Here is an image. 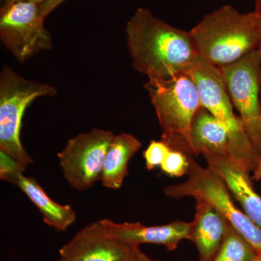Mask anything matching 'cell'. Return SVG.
I'll use <instances>...</instances> for the list:
<instances>
[{"instance_id":"8992f818","label":"cell","mask_w":261,"mask_h":261,"mask_svg":"<svg viewBox=\"0 0 261 261\" xmlns=\"http://www.w3.org/2000/svg\"><path fill=\"white\" fill-rule=\"evenodd\" d=\"M190 167L186 181L165 187V195L174 199L190 197L210 204L228 220L233 227L261 255V229L236 205L233 196L218 173L200 166L189 155Z\"/></svg>"},{"instance_id":"d4e9b609","label":"cell","mask_w":261,"mask_h":261,"mask_svg":"<svg viewBox=\"0 0 261 261\" xmlns=\"http://www.w3.org/2000/svg\"><path fill=\"white\" fill-rule=\"evenodd\" d=\"M135 247H134L133 250H132V253L129 255V257H128L126 261H135Z\"/></svg>"},{"instance_id":"44dd1931","label":"cell","mask_w":261,"mask_h":261,"mask_svg":"<svg viewBox=\"0 0 261 261\" xmlns=\"http://www.w3.org/2000/svg\"><path fill=\"white\" fill-rule=\"evenodd\" d=\"M135 261H160L151 258L140 250V247H136L135 250Z\"/></svg>"},{"instance_id":"ffe728a7","label":"cell","mask_w":261,"mask_h":261,"mask_svg":"<svg viewBox=\"0 0 261 261\" xmlns=\"http://www.w3.org/2000/svg\"><path fill=\"white\" fill-rule=\"evenodd\" d=\"M66 0H46L40 5L41 15L44 18L50 14L53 10H56L59 5L63 4Z\"/></svg>"},{"instance_id":"d6986e66","label":"cell","mask_w":261,"mask_h":261,"mask_svg":"<svg viewBox=\"0 0 261 261\" xmlns=\"http://www.w3.org/2000/svg\"><path fill=\"white\" fill-rule=\"evenodd\" d=\"M171 150V147L162 140L151 141L143 153L147 169L152 171L154 168L159 166L161 167V164Z\"/></svg>"},{"instance_id":"6da1fadb","label":"cell","mask_w":261,"mask_h":261,"mask_svg":"<svg viewBox=\"0 0 261 261\" xmlns=\"http://www.w3.org/2000/svg\"><path fill=\"white\" fill-rule=\"evenodd\" d=\"M127 48L134 68L148 79L168 80L187 73L198 58L190 32L139 8L126 25Z\"/></svg>"},{"instance_id":"8fae6325","label":"cell","mask_w":261,"mask_h":261,"mask_svg":"<svg viewBox=\"0 0 261 261\" xmlns=\"http://www.w3.org/2000/svg\"><path fill=\"white\" fill-rule=\"evenodd\" d=\"M99 222L111 237L130 246L153 244L164 246L168 251L176 250L182 240H189L191 228V222L181 221L154 226L140 222L116 223L110 219L99 220Z\"/></svg>"},{"instance_id":"30bf717a","label":"cell","mask_w":261,"mask_h":261,"mask_svg":"<svg viewBox=\"0 0 261 261\" xmlns=\"http://www.w3.org/2000/svg\"><path fill=\"white\" fill-rule=\"evenodd\" d=\"M134 247L113 238L97 221L75 233L59 253L64 261H126Z\"/></svg>"},{"instance_id":"83f0119b","label":"cell","mask_w":261,"mask_h":261,"mask_svg":"<svg viewBox=\"0 0 261 261\" xmlns=\"http://www.w3.org/2000/svg\"><path fill=\"white\" fill-rule=\"evenodd\" d=\"M58 261H64V260H62V259H60V260H58Z\"/></svg>"},{"instance_id":"52a82bcc","label":"cell","mask_w":261,"mask_h":261,"mask_svg":"<svg viewBox=\"0 0 261 261\" xmlns=\"http://www.w3.org/2000/svg\"><path fill=\"white\" fill-rule=\"evenodd\" d=\"M40 5L18 2L0 10V38L3 45L20 63L53 47L50 33L44 27Z\"/></svg>"},{"instance_id":"2e32d148","label":"cell","mask_w":261,"mask_h":261,"mask_svg":"<svg viewBox=\"0 0 261 261\" xmlns=\"http://www.w3.org/2000/svg\"><path fill=\"white\" fill-rule=\"evenodd\" d=\"M141 146L140 141L130 134L114 136L103 164L100 177L103 187L111 190L121 188L128 173V163Z\"/></svg>"},{"instance_id":"7402d4cb","label":"cell","mask_w":261,"mask_h":261,"mask_svg":"<svg viewBox=\"0 0 261 261\" xmlns=\"http://www.w3.org/2000/svg\"><path fill=\"white\" fill-rule=\"evenodd\" d=\"M46 0H1V3L2 6L12 4V3H18V2H30V3H36V4L41 5Z\"/></svg>"},{"instance_id":"7a4b0ae2","label":"cell","mask_w":261,"mask_h":261,"mask_svg":"<svg viewBox=\"0 0 261 261\" xmlns=\"http://www.w3.org/2000/svg\"><path fill=\"white\" fill-rule=\"evenodd\" d=\"M199 56L221 69L258 49L261 14L241 13L229 5L206 15L190 31Z\"/></svg>"},{"instance_id":"5bb4252c","label":"cell","mask_w":261,"mask_h":261,"mask_svg":"<svg viewBox=\"0 0 261 261\" xmlns=\"http://www.w3.org/2000/svg\"><path fill=\"white\" fill-rule=\"evenodd\" d=\"M6 181L18 187L29 197L48 226L64 231L75 222L76 214L70 205H61L51 200L34 178L24 176L23 171H16L10 175Z\"/></svg>"},{"instance_id":"ba28073f","label":"cell","mask_w":261,"mask_h":261,"mask_svg":"<svg viewBox=\"0 0 261 261\" xmlns=\"http://www.w3.org/2000/svg\"><path fill=\"white\" fill-rule=\"evenodd\" d=\"M228 95L261 155V54L259 49L219 69Z\"/></svg>"},{"instance_id":"5b68a950","label":"cell","mask_w":261,"mask_h":261,"mask_svg":"<svg viewBox=\"0 0 261 261\" xmlns=\"http://www.w3.org/2000/svg\"><path fill=\"white\" fill-rule=\"evenodd\" d=\"M56 89L49 84L27 80L9 66L0 75V152L24 168L34 161L20 140L22 121L27 108L36 99L54 97Z\"/></svg>"},{"instance_id":"484cf974","label":"cell","mask_w":261,"mask_h":261,"mask_svg":"<svg viewBox=\"0 0 261 261\" xmlns=\"http://www.w3.org/2000/svg\"><path fill=\"white\" fill-rule=\"evenodd\" d=\"M251 261H261V255H257L255 258H254L253 260Z\"/></svg>"},{"instance_id":"7c38bea8","label":"cell","mask_w":261,"mask_h":261,"mask_svg":"<svg viewBox=\"0 0 261 261\" xmlns=\"http://www.w3.org/2000/svg\"><path fill=\"white\" fill-rule=\"evenodd\" d=\"M203 158L207 167L224 180L233 197L241 205L242 211L261 229V197L254 190L250 172L227 156L205 155Z\"/></svg>"},{"instance_id":"603a6c76","label":"cell","mask_w":261,"mask_h":261,"mask_svg":"<svg viewBox=\"0 0 261 261\" xmlns=\"http://www.w3.org/2000/svg\"><path fill=\"white\" fill-rule=\"evenodd\" d=\"M252 173H253V176H252V179L255 180V181L261 180V155L257 167Z\"/></svg>"},{"instance_id":"3957f363","label":"cell","mask_w":261,"mask_h":261,"mask_svg":"<svg viewBox=\"0 0 261 261\" xmlns=\"http://www.w3.org/2000/svg\"><path fill=\"white\" fill-rule=\"evenodd\" d=\"M144 87L157 115L162 130L161 140L171 149L194 156L190 142V126L202 106L192 77L184 73L168 80L148 79Z\"/></svg>"},{"instance_id":"9c48e42d","label":"cell","mask_w":261,"mask_h":261,"mask_svg":"<svg viewBox=\"0 0 261 261\" xmlns=\"http://www.w3.org/2000/svg\"><path fill=\"white\" fill-rule=\"evenodd\" d=\"M111 130L94 128L67 142L58 154L63 176L77 191H85L100 180L108 147L114 137Z\"/></svg>"},{"instance_id":"4316f807","label":"cell","mask_w":261,"mask_h":261,"mask_svg":"<svg viewBox=\"0 0 261 261\" xmlns=\"http://www.w3.org/2000/svg\"><path fill=\"white\" fill-rule=\"evenodd\" d=\"M258 49H259V51H260V54H261V43H260V47H259V48H258Z\"/></svg>"},{"instance_id":"9a60e30c","label":"cell","mask_w":261,"mask_h":261,"mask_svg":"<svg viewBox=\"0 0 261 261\" xmlns=\"http://www.w3.org/2000/svg\"><path fill=\"white\" fill-rule=\"evenodd\" d=\"M190 142L194 156L229 157V139L221 122L203 106L196 113L190 130Z\"/></svg>"},{"instance_id":"e0dca14e","label":"cell","mask_w":261,"mask_h":261,"mask_svg":"<svg viewBox=\"0 0 261 261\" xmlns=\"http://www.w3.org/2000/svg\"><path fill=\"white\" fill-rule=\"evenodd\" d=\"M257 255L252 245L230 224L224 241L212 261H251Z\"/></svg>"},{"instance_id":"4fadbf2b","label":"cell","mask_w":261,"mask_h":261,"mask_svg":"<svg viewBox=\"0 0 261 261\" xmlns=\"http://www.w3.org/2000/svg\"><path fill=\"white\" fill-rule=\"evenodd\" d=\"M230 223L205 201L196 200L189 240L195 243L199 261H212L224 241Z\"/></svg>"},{"instance_id":"277c9868","label":"cell","mask_w":261,"mask_h":261,"mask_svg":"<svg viewBox=\"0 0 261 261\" xmlns=\"http://www.w3.org/2000/svg\"><path fill=\"white\" fill-rule=\"evenodd\" d=\"M196 84L202 106L225 127L229 139V159L248 172H253L260 160L240 116L233 109L221 70L199 56L188 72Z\"/></svg>"},{"instance_id":"ac0fdd59","label":"cell","mask_w":261,"mask_h":261,"mask_svg":"<svg viewBox=\"0 0 261 261\" xmlns=\"http://www.w3.org/2000/svg\"><path fill=\"white\" fill-rule=\"evenodd\" d=\"M190 161L189 155L181 151L171 149L161 164V171L171 177H181L187 175Z\"/></svg>"},{"instance_id":"cb8c5ba5","label":"cell","mask_w":261,"mask_h":261,"mask_svg":"<svg viewBox=\"0 0 261 261\" xmlns=\"http://www.w3.org/2000/svg\"><path fill=\"white\" fill-rule=\"evenodd\" d=\"M255 10L257 12L261 14V0H255Z\"/></svg>"}]
</instances>
